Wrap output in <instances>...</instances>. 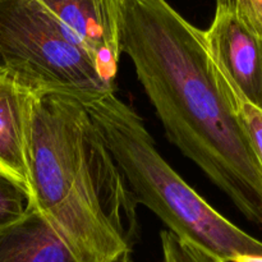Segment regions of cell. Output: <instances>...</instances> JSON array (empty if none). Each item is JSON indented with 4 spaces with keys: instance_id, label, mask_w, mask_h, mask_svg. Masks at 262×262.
<instances>
[{
    "instance_id": "obj_1",
    "label": "cell",
    "mask_w": 262,
    "mask_h": 262,
    "mask_svg": "<svg viewBox=\"0 0 262 262\" xmlns=\"http://www.w3.org/2000/svg\"><path fill=\"white\" fill-rule=\"evenodd\" d=\"M120 50L169 141L262 225V166L212 61L204 31L166 0H125Z\"/></svg>"
},
{
    "instance_id": "obj_2",
    "label": "cell",
    "mask_w": 262,
    "mask_h": 262,
    "mask_svg": "<svg viewBox=\"0 0 262 262\" xmlns=\"http://www.w3.org/2000/svg\"><path fill=\"white\" fill-rule=\"evenodd\" d=\"M30 204L77 262H119L138 235L137 200L86 105L59 95L35 100Z\"/></svg>"
},
{
    "instance_id": "obj_3",
    "label": "cell",
    "mask_w": 262,
    "mask_h": 262,
    "mask_svg": "<svg viewBox=\"0 0 262 262\" xmlns=\"http://www.w3.org/2000/svg\"><path fill=\"white\" fill-rule=\"evenodd\" d=\"M133 196L169 232L222 260L262 256V242L217 212L164 160L140 115L110 94L86 105Z\"/></svg>"
},
{
    "instance_id": "obj_4",
    "label": "cell",
    "mask_w": 262,
    "mask_h": 262,
    "mask_svg": "<svg viewBox=\"0 0 262 262\" xmlns=\"http://www.w3.org/2000/svg\"><path fill=\"white\" fill-rule=\"evenodd\" d=\"M0 74L35 97L83 105L114 94L89 51L37 0H0Z\"/></svg>"
},
{
    "instance_id": "obj_5",
    "label": "cell",
    "mask_w": 262,
    "mask_h": 262,
    "mask_svg": "<svg viewBox=\"0 0 262 262\" xmlns=\"http://www.w3.org/2000/svg\"><path fill=\"white\" fill-rule=\"evenodd\" d=\"M67 28L115 83L125 0H37Z\"/></svg>"
},
{
    "instance_id": "obj_6",
    "label": "cell",
    "mask_w": 262,
    "mask_h": 262,
    "mask_svg": "<svg viewBox=\"0 0 262 262\" xmlns=\"http://www.w3.org/2000/svg\"><path fill=\"white\" fill-rule=\"evenodd\" d=\"M204 36L212 61L233 91L262 112V38L222 9H216Z\"/></svg>"
},
{
    "instance_id": "obj_7",
    "label": "cell",
    "mask_w": 262,
    "mask_h": 262,
    "mask_svg": "<svg viewBox=\"0 0 262 262\" xmlns=\"http://www.w3.org/2000/svg\"><path fill=\"white\" fill-rule=\"evenodd\" d=\"M36 99L0 74V174L17 183L28 199V148Z\"/></svg>"
},
{
    "instance_id": "obj_8",
    "label": "cell",
    "mask_w": 262,
    "mask_h": 262,
    "mask_svg": "<svg viewBox=\"0 0 262 262\" xmlns=\"http://www.w3.org/2000/svg\"><path fill=\"white\" fill-rule=\"evenodd\" d=\"M0 262H77L42 215L28 205L15 222L0 228Z\"/></svg>"
},
{
    "instance_id": "obj_9",
    "label": "cell",
    "mask_w": 262,
    "mask_h": 262,
    "mask_svg": "<svg viewBox=\"0 0 262 262\" xmlns=\"http://www.w3.org/2000/svg\"><path fill=\"white\" fill-rule=\"evenodd\" d=\"M160 239L164 262H228L192 243L179 239L169 230L161 232Z\"/></svg>"
},
{
    "instance_id": "obj_10",
    "label": "cell",
    "mask_w": 262,
    "mask_h": 262,
    "mask_svg": "<svg viewBox=\"0 0 262 262\" xmlns=\"http://www.w3.org/2000/svg\"><path fill=\"white\" fill-rule=\"evenodd\" d=\"M28 205L27 193L12 179L0 174V228L19 219Z\"/></svg>"
},
{
    "instance_id": "obj_11",
    "label": "cell",
    "mask_w": 262,
    "mask_h": 262,
    "mask_svg": "<svg viewBox=\"0 0 262 262\" xmlns=\"http://www.w3.org/2000/svg\"><path fill=\"white\" fill-rule=\"evenodd\" d=\"M228 87L230 90V96H232L235 112H237L238 117H239L241 122L245 127V130L247 133L248 138H250L253 151H255L256 156H257L262 166V112L256 106H253V105H251L250 102L246 101V100H243L239 95L235 94L229 84H228Z\"/></svg>"
},
{
    "instance_id": "obj_12",
    "label": "cell",
    "mask_w": 262,
    "mask_h": 262,
    "mask_svg": "<svg viewBox=\"0 0 262 262\" xmlns=\"http://www.w3.org/2000/svg\"><path fill=\"white\" fill-rule=\"evenodd\" d=\"M216 9L232 13L250 32L262 38V0H216Z\"/></svg>"
},
{
    "instance_id": "obj_13",
    "label": "cell",
    "mask_w": 262,
    "mask_h": 262,
    "mask_svg": "<svg viewBox=\"0 0 262 262\" xmlns=\"http://www.w3.org/2000/svg\"><path fill=\"white\" fill-rule=\"evenodd\" d=\"M232 262H262V256H253V255L237 256L235 258H233Z\"/></svg>"
},
{
    "instance_id": "obj_14",
    "label": "cell",
    "mask_w": 262,
    "mask_h": 262,
    "mask_svg": "<svg viewBox=\"0 0 262 262\" xmlns=\"http://www.w3.org/2000/svg\"><path fill=\"white\" fill-rule=\"evenodd\" d=\"M119 262H132V261H130V258H129V255H125L124 257H122V258H120Z\"/></svg>"
}]
</instances>
